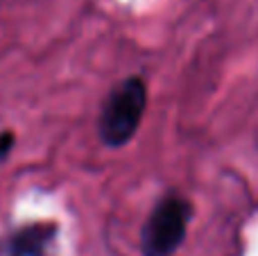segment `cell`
Wrapping results in <instances>:
<instances>
[{
	"mask_svg": "<svg viewBox=\"0 0 258 256\" xmlns=\"http://www.w3.org/2000/svg\"><path fill=\"white\" fill-rule=\"evenodd\" d=\"M14 148H16V134L12 130L0 132V161H5L14 152Z\"/></svg>",
	"mask_w": 258,
	"mask_h": 256,
	"instance_id": "4",
	"label": "cell"
},
{
	"mask_svg": "<svg viewBox=\"0 0 258 256\" xmlns=\"http://www.w3.org/2000/svg\"><path fill=\"white\" fill-rule=\"evenodd\" d=\"M57 236L59 225L54 220L25 222L5 236L0 256H50Z\"/></svg>",
	"mask_w": 258,
	"mask_h": 256,
	"instance_id": "3",
	"label": "cell"
},
{
	"mask_svg": "<svg viewBox=\"0 0 258 256\" xmlns=\"http://www.w3.org/2000/svg\"><path fill=\"white\" fill-rule=\"evenodd\" d=\"M147 109V84L141 75H129L104 95L98 113V139L104 148H125L138 134Z\"/></svg>",
	"mask_w": 258,
	"mask_h": 256,
	"instance_id": "1",
	"label": "cell"
},
{
	"mask_svg": "<svg viewBox=\"0 0 258 256\" xmlns=\"http://www.w3.org/2000/svg\"><path fill=\"white\" fill-rule=\"evenodd\" d=\"M192 218V204L179 193H168L154 204L141 229L143 256H172L181 247Z\"/></svg>",
	"mask_w": 258,
	"mask_h": 256,
	"instance_id": "2",
	"label": "cell"
}]
</instances>
